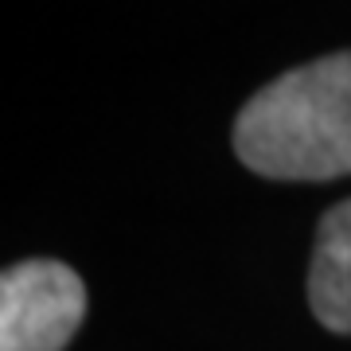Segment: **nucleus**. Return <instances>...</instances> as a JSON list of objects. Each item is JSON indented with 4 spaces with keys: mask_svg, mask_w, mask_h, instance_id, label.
Segmentation results:
<instances>
[{
    "mask_svg": "<svg viewBox=\"0 0 351 351\" xmlns=\"http://www.w3.org/2000/svg\"><path fill=\"white\" fill-rule=\"evenodd\" d=\"M230 141L262 180L324 184L351 176V47L262 86L242 106Z\"/></svg>",
    "mask_w": 351,
    "mask_h": 351,
    "instance_id": "1",
    "label": "nucleus"
},
{
    "mask_svg": "<svg viewBox=\"0 0 351 351\" xmlns=\"http://www.w3.org/2000/svg\"><path fill=\"white\" fill-rule=\"evenodd\" d=\"M86 316V285L55 258L0 274V351H63Z\"/></svg>",
    "mask_w": 351,
    "mask_h": 351,
    "instance_id": "2",
    "label": "nucleus"
},
{
    "mask_svg": "<svg viewBox=\"0 0 351 351\" xmlns=\"http://www.w3.org/2000/svg\"><path fill=\"white\" fill-rule=\"evenodd\" d=\"M308 308L328 332L351 336V199L320 215L308 265Z\"/></svg>",
    "mask_w": 351,
    "mask_h": 351,
    "instance_id": "3",
    "label": "nucleus"
}]
</instances>
